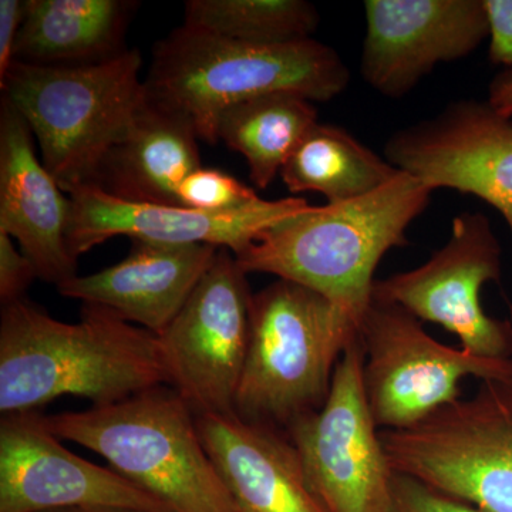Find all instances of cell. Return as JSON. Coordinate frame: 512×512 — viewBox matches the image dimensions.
<instances>
[{
	"label": "cell",
	"instance_id": "6da1fadb",
	"mask_svg": "<svg viewBox=\"0 0 512 512\" xmlns=\"http://www.w3.org/2000/svg\"><path fill=\"white\" fill-rule=\"evenodd\" d=\"M168 384L160 338L83 303L80 322H60L33 302L3 306L0 412H37L63 396L93 406Z\"/></svg>",
	"mask_w": 512,
	"mask_h": 512
},
{
	"label": "cell",
	"instance_id": "7a4b0ae2",
	"mask_svg": "<svg viewBox=\"0 0 512 512\" xmlns=\"http://www.w3.org/2000/svg\"><path fill=\"white\" fill-rule=\"evenodd\" d=\"M433 191L400 171L356 200L309 207L264 229L235 255L247 274H269L326 296L359 323L384 255L410 244L407 231Z\"/></svg>",
	"mask_w": 512,
	"mask_h": 512
},
{
	"label": "cell",
	"instance_id": "3957f363",
	"mask_svg": "<svg viewBox=\"0 0 512 512\" xmlns=\"http://www.w3.org/2000/svg\"><path fill=\"white\" fill-rule=\"evenodd\" d=\"M350 77L339 53L313 37L256 45L183 25L153 47L144 87L148 103L183 117L214 146L228 107L272 93L329 101L348 89Z\"/></svg>",
	"mask_w": 512,
	"mask_h": 512
},
{
	"label": "cell",
	"instance_id": "277c9868",
	"mask_svg": "<svg viewBox=\"0 0 512 512\" xmlns=\"http://www.w3.org/2000/svg\"><path fill=\"white\" fill-rule=\"evenodd\" d=\"M45 419L57 437L99 454L173 512H237L202 443L197 414L168 384Z\"/></svg>",
	"mask_w": 512,
	"mask_h": 512
},
{
	"label": "cell",
	"instance_id": "5b68a950",
	"mask_svg": "<svg viewBox=\"0 0 512 512\" xmlns=\"http://www.w3.org/2000/svg\"><path fill=\"white\" fill-rule=\"evenodd\" d=\"M359 323L326 296L278 279L252 298L251 336L235 414L286 430L328 399Z\"/></svg>",
	"mask_w": 512,
	"mask_h": 512
},
{
	"label": "cell",
	"instance_id": "8992f818",
	"mask_svg": "<svg viewBox=\"0 0 512 512\" xmlns=\"http://www.w3.org/2000/svg\"><path fill=\"white\" fill-rule=\"evenodd\" d=\"M137 49L99 63L15 62L0 86L32 128L40 156L66 194L92 180L146 104Z\"/></svg>",
	"mask_w": 512,
	"mask_h": 512
},
{
	"label": "cell",
	"instance_id": "52a82bcc",
	"mask_svg": "<svg viewBox=\"0 0 512 512\" xmlns=\"http://www.w3.org/2000/svg\"><path fill=\"white\" fill-rule=\"evenodd\" d=\"M380 440L394 473L483 511L512 512V376L480 380L473 396Z\"/></svg>",
	"mask_w": 512,
	"mask_h": 512
},
{
	"label": "cell",
	"instance_id": "ba28073f",
	"mask_svg": "<svg viewBox=\"0 0 512 512\" xmlns=\"http://www.w3.org/2000/svg\"><path fill=\"white\" fill-rule=\"evenodd\" d=\"M363 383L377 429L404 430L461 399V380L512 376V359L443 345L394 303L370 302L360 320Z\"/></svg>",
	"mask_w": 512,
	"mask_h": 512
},
{
	"label": "cell",
	"instance_id": "9c48e42d",
	"mask_svg": "<svg viewBox=\"0 0 512 512\" xmlns=\"http://www.w3.org/2000/svg\"><path fill=\"white\" fill-rule=\"evenodd\" d=\"M359 335L343 352L325 404L285 430L325 512H390V467L363 383Z\"/></svg>",
	"mask_w": 512,
	"mask_h": 512
},
{
	"label": "cell",
	"instance_id": "30bf717a",
	"mask_svg": "<svg viewBox=\"0 0 512 512\" xmlns=\"http://www.w3.org/2000/svg\"><path fill=\"white\" fill-rule=\"evenodd\" d=\"M248 274L228 248L192 291L163 335L168 386L201 414L235 413L251 336Z\"/></svg>",
	"mask_w": 512,
	"mask_h": 512
},
{
	"label": "cell",
	"instance_id": "8fae6325",
	"mask_svg": "<svg viewBox=\"0 0 512 512\" xmlns=\"http://www.w3.org/2000/svg\"><path fill=\"white\" fill-rule=\"evenodd\" d=\"M501 281V245L481 212L464 211L451 235L426 264L376 279L373 301L402 306L423 322L456 335L461 348L490 359H512V322L491 318L481 288Z\"/></svg>",
	"mask_w": 512,
	"mask_h": 512
},
{
	"label": "cell",
	"instance_id": "7c38bea8",
	"mask_svg": "<svg viewBox=\"0 0 512 512\" xmlns=\"http://www.w3.org/2000/svg\"><path fill=\"white\" fill-rule=\"evenodd\" d=\"M383 157L431 191L476 195L503 215L512 238V119L488 101H454L437 116L394 131Z\"/></svg>",
	"mask_w": 512,
	"mask_h": 512
},
{
	"label": "cell",
	"instance_id": "4fadbf2b",
	"mask_svg": "<svg viewBox=\"0 0 512 512\" xmlns=\"http://www.w3.org/2000/svg\"><path fill=\"white\" fill-rule=\"evenodd\" d=\"M80 507L173 512L111 467L76 456L37 412L0 420V512Z\"/></svg>",
	"mask_w": 512,
	"mask_h": 512
},
{
	"label": "cell",
	"instance_id": "5bb4252c",
	"mask_svg": "<svg viewBox=\"0 0 512 512\" xmlns=\"http://www.w3.org/2000/svg\"><path fill=\"white\" fill-rule=\"evenodd\" d=\"M363 80L389 99L407 96L440 63L476 52L490 35L484 0H366Z\"/></svg>",
	"mask_w": 512,
	"mask_h": 512
},
{
	"label": "cell",
	"instance_id": "9a60e30c",
	"mask_svg": "<svg viewBox=\"0 0 512 512\" xmlns=\"http://www.w3.org/2000/svg\"><path fill=\"white\" fill-rule=\"evenodd\" d=\"M67 195V247L76 259L119 235L163 244H207L238 255L264 229L311 207L302 198H284L261 200L238 210L201 211L121 201L90 185L74 188Z\"/></svg>",
	"mask_w": 512,
	"mask_h": 512
},
{
	"label": "cell",
	"instance_id": "2e32d148",
	"mask_svg": "<svg viewBox=\"0 0 512 512\" xmlns=\"http://www.w3.org/2000/svg\"><path fill=\"white\" fill-rule=\"evenodd\" d=\"M28 121L0 101V232L18 239L42 281L59 286L77 276L67 247L70 198L36 156Z\"/></svg>",
	"mask_w": 512,
	"mask_h": 512
},
{
	"label": "cell",
	"instance_id": "e0dca14e",
	"mask_svg": "<svg viewBox=\"0 0 512 512\" xmlns=\"http://www.w3.org/2000/svg\"><path fill=\"white\" fill-rule=\"evenodd\" d=\"M119 264L57 286L60 295L97 305L161 336L217 255L207 244H163L131 239Z\"/></svg>",
	"mask_w": 512,
	"mask_h": 512
},
{
	"label": "cell",
	"instance_id": "ac0fdd59",
	"mask_svg": "<svg viewBox=\"0 0 512 512\" xmlns=\"http://www.w3.org/2000/svg\"><path fill=\"white\" fill-rule=\"evenodd\" d=\"M197 424L237 512H325L284 430L235 413L201 414Z\"/></svg>",
	"mask_w": 512,
	"mask_h": 512
},
{
	"label": "cell",
	"instance_id": "d6986e66",
	"mask_svg": "<svg viewBox=\"0 0 512 512\" xmlns=\"http://www.w3.org/2000/svg\"><path fill=\"white\" fill-rule=\"evenodd\" d=\"M198 143L187 120L146 101L87 185L121 201L181 205V183L202 167Z\"/></svg>",
	"mask_w": 512,
	"mask_h": 512
},
{
	"label": "cell",
	"instance_id": "ffe728a7",
	"mask_svg": "<svg viewBox=\"0 0 512 512\" xmlns=\"http://www.w3.org/2000/svg\"><path fill=\"white\" fill-rule=\"evenodd\" d=\"M140 3L130 0H25L15 62L73 66L126 52Z\"/></svg>",
	"mask_w": 512,
	"mask_h": 512
},
{
	"label": "cell",
	"instance_id": "44dd1931",
	"mask_svg": "<svg viewBox=\"0 0 512 512\" xmlns=\"http://www.w3.org/2000/svg\"><path fill=\"white\" fill-rule=\"evenodd\" d=\"M345 128L316 123L309 128L281 170L291 192H319L328 204L356 200L399 175Z\"/></svg>",
	"mask_w": 512,
	"mask_h": 512
},
{
	"label": "cell",
	"instance_id": "7402d4cb",
	"mask_svg": "<svg viewBox=\"0 0 512 512\" xmlns=\"http://www.w3.org/2000/svg\"><path fill=\"white\" fill-rule=\"evenodd\" d=\"M318 123L312 101L292 93H272L228 107L217 124L218 143L247 160L249 178L266 190L302 137Z\"/></svg>",
	"mask_w": 512,
	"mask_h": 512
},
{
	"label": "cell",
	"instance_id": "603a6c76",
	"mask_svg": "<svg viewBox=\"0 0 512 512\" xmlns=\"http://www.w3.org/2000/svg\"><path fill=\"white\" fill-rule=\"evenodd\" d=\"M319 22L318 9L305 0L185 2L184 25L256 45H284L312 39Z\"/></svg>",
	"mask_w": 512,
	"mask_h": 512
},
{
	"label": "cell",
	"instance_id": "cb8c5ba5",
	"mask_svg": "<svg viewBox=\"0 0 512 512\" xmlns=\"http://www.w3.org/2000/svg\"><path fill=\"white\" fill-rule=\"evenodd\" d=\"M178 200L183 207L218 212L248 207L262 198L232 175L200 167L181 183Z\"/></svg>",
	"mask_w": 512,
	"mask_h": 512
},
{
	"label": "cell",
	"instance_id": "d4e9b609",
	"mask_svg": "<svg viewBox=\"0 0 512 512\" xmlns=\"http://www.w3.org/2000/svg\"><path fill=\"white\" fill-rule=\"evenodd\" d=\"M390 512H487L446 497L412 477L394 473Z\"/></svg>",
	"mask_w": 512,
	"mask_h": 512
},
{
	"label": "cell",
	"instance_id": "484cf974",
	"mask_svg": "<svg viewBox=\"0 0 512 512\" xmlns=\"http://www.w3.org/2000/svg\"><path fill=\"white\" fill-rule=\"evenodd\" d=\"M36 278L35 264L18 251L12 237L0 232V302L2 306L25 299V293Z\"/></svg>",
	"mask_w": 512,
	"mask_h": 512
},
{
	"label": "cell",
	"instance_id": "4316f807",
	"mask_svg": "<svg viewBox=\"0 0 512 512\" xmlns=\"http://www.w3.org/2000/svg\"><path fill=\"white\" fill-rule=\"evenodd\" d=\"M484 8L490 29V62L512 70V0H484Z\"/></svg>",
	"mask_w": 512,
	"mask_h": 512
},
{
	"label": "cell",
	"instance_id": "83f0119b",
	"mask_svg": "<svg viewBox=\"0 0 512 512\" xmlns=\"http://www.w3.org/2000/svg\"><path fill=\"white\" fill-rule=\"evenodd\" d=\"M25 13V2L0 0V86L15 63L16 43Z\"/></svg>",
	"mask_w": 512,
	"mask_h": 512
},
{
	"label": "cell",
	"instance_id": "f1b7e54d",
	"mask_svg": "<svg viewBox=\"0 0 512 512\" xmlns=\"http://www.w3.org/2000/svg\"><path fill=\"white\" fill-rule=\"evenodd\" d=\"M488 103L501 116L512 119V70L495 76L488 90Z\"/></svg>",
	"mask_w": 512,
	"mask_h": 512
},
{
	"label": "cell",
	"instance_id": "f546056e",
	"mask_svg": "<svg viewBox=\"0 0 512 512\" xmlns=\"http://www.w3.org/2000/svg\"><path fill=\"white\" fill-rule=\"evenodd\" d=\"M49 512H138L133 510H124V508H110V507H80V508H66V510H56Z\"/></svg>",
	"mask_w": 512,
	"mask_h": 512
},
{
	"label": "cell",
	"instance_id": "4dcf8cb0",
	"mask_svg": "<svg viewBox=\"0 0 512 512\" xmlns=\"http://www.w3.org/2000/svg\"><path fill=\"white\" fill-rule=\"evenodd\" d=\"M508 309H510L511 322H512V303H510V305H508Z\"/></svg>",
	"mask_w": 512,
	"mask_h": 512
}]
</instances>
